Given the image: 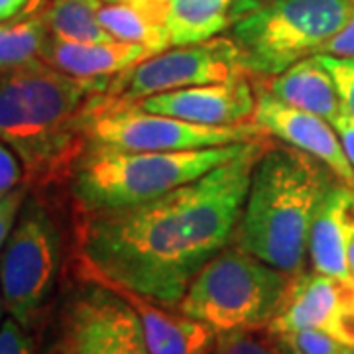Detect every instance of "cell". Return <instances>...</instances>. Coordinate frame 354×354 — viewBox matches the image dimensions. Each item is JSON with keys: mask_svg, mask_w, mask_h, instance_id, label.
Wrapping results in <instances>:
<instances>
[{"mask_svg": "<svg viewBox=\"0 0 354 354\" xmlns=\"http://www.w3.org/2000/svg\"><path fill=\"white\" fill-rule=\"evenodd\" d=\"M270 136L150 201L75 213L81 278L138 293L176 309L191 281L234 239L254 167Z\"/></svg>", "mask_w": 354, "mask_h": 354, "instance_id": "cell-1", "label": "cell"}, {"mask_svg": "<svg viewBox=\"0 0 354 354\" xmlns=\"http://www.w3.org/2000/svg\"><path fill=\"white\" fill-rule=\"evenodd\" d=\"M109 81L65 75L41 59L0 71V142L18 156L30 187L67 177L85 148L88 104Z\"/></svg>", "mask_w": 354, "mask_h": 354, "instance_id": "cell-2", "label": "cell"}, {"mask_svg": "<svg viewBox=\"0 0 354 354\" xmlns=\"http://www.w3.org/2000/svg\"><path fill=\"white\" fill-rule=\"evenodd\" d=\"M335 181L313 156L270 144L254 167L232 242L290 276L304 272L309 230Z\"/></svg>", "mask_w": 354, "mask_h": 354, "instance_id": "cell-3", "label": "cell"}, {"mask_svg": "<svg viewBox=\"0 0 354 354\" xmlns=\"http://www.w3.org/2000/svg\"><path fill=\"white\" fill-rule=\"evenodd\" d=\"M248 142L183 152H138L85 144L65 177L73 209L88 213L150 201L239 156Z\"/></svg>", "mask_w": 354, "mask_h": 354, "instance_id": "cell-4", "label": "cell"}, {"mask_svg": "<svg viewBox=\"0 0 354 354\" xmlns=\"http://www.w3.org/2000/svg\"><path fill=\"white\" fill-rule=\"evenodd\" d=\"M354 10V0H266L236 14L230 38L248 75L274 77L315 55Z\"/></svg>", "mask_w": 354, "mask_h": 354, "instance_id": "cell-5", "label": "cell"}, {"mask_svg": "<svg viewBox=\"0 0 354 354\" xmlns=\"http://www.w3.org/2000/svg\"><path fill=\"white\" fill-rule=\"evenodd\" d=\"M290 279V274L230 242L203 266L177 304V311L209 325L216 335L264 330Z\"/></svg>", "mask_w": 354, "mask_h": 354, "instance_id": "cell-6", "label": "cell"}, {"mask_svg": "<svg viewBox=\"0 0 354 354\" xmlns=\"http://www.w3.org/2000/svg\"><path fill=\"white\" fill-rule=\"evenodd\" d=\"M62 266V230L38 195L28 193L0 252V293L6 313L34 329L50 301Z\"/></svg>", "mask_w": 354, "mask_h": 354, "instance_id": "cell-7", "label": "cell"}, {"mask_svg": "<svg viewBox=\"0 0 354 354\" xmlns=\"http://www.w3.org/2000/svg\"><path fill=\"white\" fill-rule=\"evenodd\" d=\"M41 354H150L134 307L111 286L81 278L62 295Z\"/></svg>", "mask_w": 354, "mask_h": 354, "instance_id": "cell-8", "label": "cell"}, {"mask_svg": "<svg viewBox=\"0 0 354 354\" xmlns=\"http://www.w3.org/2000/svg\"><path fill=\"white\" fill-rule=\"evenodd\" d=\"M264 134V130L254 120L232 127L195 124L167 114L148 113L138 104L101 106L97 104V95L88 104L85 122V144L138 152L201 150L241 144Z\"/></svg>", "mask_w": 354, "mask_h": 354, "instance_id": "cell-9", "label": "cell"}, {"mask_svg": "<svg viewBox=\"0 0 354 354\" xmlns=\"http://www.w3.org/2000/svg\"><path fill=\"white\" fill-rule=\"evenodd\" d=\"M236 71H241V53L232 38L177 46L153 53L111 77L106 88L97 95V104H134L167 91L227 81Z\"/></svg>", "mask_w": 354, "mask_h": 354, "instance_id": "cell-10", "label": "cell"}, {"mask_svg": "<svg viewBox=\"0 0 354 354\" xmlns=\"http://www.w3.org/2000/svg\"><path fill=\"white\" fill-rule=\"evenodd\" d=\"M321 329L354 346V281L321 272L291 276L276 315L264 333Z\"/></svg>", "mask_w": 354, "mask_h": 354, "instance_id": "cell-11", "label": "cell"}, {"mask_svg": "<svg viewBox=\"0 0 354 354\" xmlns=\"http://www.w3.org/2000/svg\"><path fill=\"white\" fill-rule=\"evenodd\" d=\"M153 114H167L195 124L232 127L252 122L256 91L246 71H236L227 81L176 88L134 102Z\"/></svg>", "mask_w": 354, "mask_h": 354, "instance_id": "cell-12", "label": "cell"}, {"mask_svg": "<svg viewBox=\"0 0 354 354\" xmlns=\"http://www.w3.org/2000/svg\"><path fill=\"white\" fill-rule=\"evenodd\" d=\"M254 122L268 136L281 140L323 162L344 185L354 189V165L342 150L339 134L329 120L276 99L266 87L256 88Z\"/></svg>", "mask_w": 354, "mask_h": 354, "instance_id": "cell-13", "label": "cell"}, {"mask_svg": "<svg viewBox=\"0 0 354 354\" xmlns=\"http://www.w3.org/2000/svg\"><path fill=\"white\" fill-rule=\"evenodd\" d=\"M354 230V189L335 181L321 201L309 230V260L313 270L333 278L353 281L346 248Z\"/></svg>", "mask_w": 354, "mask_h": 354, "instance_id": "cell-14", "label": "cell"}, {"mask_svg": "<svg viewBox=\"0 0 354 354\" xmlns=\"http://www.w3.org/2000/svg\"><path fill=\"white\" fill-rule=\"evenodd\" d=\"M113 290L134 307L150 354H213L218 335L209 325L183 313H174L169 311L171 307L150 301L138 293L122 288Z\"/></svg>", "mask_w": 354, "mask_h": 354, "instance_id": "cell-15", "label": "cell"}, {"mask_svg": "<svg viewBox=\"0 0 354 354\" xmlns=\"http://www.w3.org/2000/svg\"><path fill=\"white\" fill-rule=\"evenodd\" d=\"M153 55L152 50L128 41H69L48 36L39 59L65 75L109 79Z\"/></svg>", "mask_w": 354, "mask_h": 354, "instance_id": "cell-16", "label": "cell"}, {"mask_svg": "<svg viewBox=\"0 0 354 354\" xmlns=\"http://www.w3.org/2000/svg\"><path fill=\"white\" fill-rule=\"evenodd\" d=\"M268 91L291 106L313 113L330 124L342 113V102L335 79L325 67L321 55H309L272 77Z\"/></svg>", "mask_w": 354, "mask_h": 354, "instance_id": "cell-17", "label": "cell"}, {"mask_svg": "<svg viewBox=\"0 0 354 354\" xmlns=\"http://www.w3.org/2000/svg\"><path fill=\"white\" fill-rule=\"evenodd\" d=\"M234 14V0H169L165 30L169 46H191L215 38Z\"/></svg>", "mask_w": 354, "mask_h": 354, "instance_id": "cell-18", "label": "cell"}, {"mask_svg": "<svg viewBox=\"0 0 354 354\" xmlns=\"http://www.w3.org/2000/svg\"><path fill=\"white\" fill-rule=\"evenodd\" d=\"M102 0H48L41 18L50 36L69 41H118L99 20Z\"/></svg>", "mask_w": 354, "mask_h": 354, "instance_id": "cell-19", "label": "cell"}, {"mask_svg": "<svg viewBox=\"0 0 354 354\" xmlns=\"http://www.w3.org/2000/svg\"><path fill=\"white\" fill-rule=\"evenodd\" d=\"M102 28L118 41L146 46L153 53L169 50V36L162 20L134 4L109 2L99 10Z\"/></svg>", "mask_w": 354, "mask_h": 354, "instance_id": "cell-20", "label": "cell"}, {"mask_svg": "<svg viewBox=\"0 0 354 354\" xmlns=\"http://www.w3.org/2000/svg\"><path fill=\"white\" fill-rule=\"evenodd\" d=\"M50 36L41 14L14 16L0 22V71L39 59L41 48Z\"/></svg>", "mask_w": 354, "mask_h": 354, "instance_id": "cell-21", "label": "cell"}, {"mask_svg": "<svg viewBox=\"0 0 354 354\" xmlns=\"http://www.w3.org/2000/svg\"><path fill=\"white\" fill-rule=\"evenodd\" d=\"M268 335V333H266ZM279 354H351L354 346L321 329H297L268 335Z\"/></svg>", "mask_w": 354, "mask_h": 354, "instance_id": "cell-22", "label": "cell"}, {"mask_svg": "<svg viewBox=\"0 0 354 354\" xmlns=\"http://www.w3.org/2000/svg\"><path fill=\"white\" fill-rule=\"evenodd\" d=\"M213 354H279L266 335L258 337V330H236L218 335Z\"/></svg>", "mask_w": 354, "mask_h": 354, "instance_id": "cell-23", "label": "cell"}, {"mask_svg": "<svg viewBox=\"0 0 354 354\" xmlns=\"http://www.w3.org/2000/svg\"><path fill=\"white\" fill-rule=\"evenodd\" d=\"M317 55H321L323 64L335 79L342 109L354 114V57H335L325 53H317Z\"/></svg>", "mask_w": 354, "mask_h": 354, "instance_id": "cell-24", "label": "cell"}, {"mask_svg": "<svg viewBox=\"0 0 354 354\" xmlns=\"http://www.w3.org/2000/svg\"><path fill=\"white\" fill-rule=\"evenodd\" d=\"M28 193H30V185L24 181L22 185H18L16 189L10 191L4 199H0V252H2L16 221H18L20 209L24 205Z\"/></svg>", "mask_w": 354, "mask_h": 354, "instance_id": "cell-25", "label": "cell"}, {"mask_svg": "<svg viewBox=\"0 0 354 354\" xmlns=\"http://www.w3.org/2000/svg\"><path fill=\"white\" fill-rule=\"evenodd\" d=\"M0 354H34V342L28 330L12 317L0 325Z\"/></svg>", "mask_w": 354, "mask_h": 354, "instance_id": "cell-26", "label": "cell"}, {"mask_svg": "<svg viewBox=\"0 0 354 354\" xmlns=\"http://www.w3.org/2000/svg\"><path fill=\"white\" fill-rule=\"evenodd\" d=\"M24 181V167L18 156L4 142H0V199H4Z\"/></svg>", "mask_w": 354, "mask_h": 354, "instance_id": "cell-27", "label": "cell"}, {"mask_svg": "<svg viewBox=\"0 0 354 354\" xmlns=\"http://www.w3.org/2000/svg\"><path fill=\"white\" fill-rule=\"evenodd\" d=\"M319 53L335 55V57H354V10L346 24L341 30L321 46Z\"/></svg>", "mask_w": 354, "mask_h": 354, "instance_id": "cell-28", "label": "cell"}, {"mask_svg": "<svg viewBox=\"0 0 354 354\" xmlns=\"http://www.w3.org/2000/svg\"><path fill=\"white\" fill-rule=\"evenodd\" d=\"M335 132L339 134V140L342 144V150L346 153L348 162L354 165V114L346 113L342 109V113L337 116V120L333 122Z\"/></svg>", "mask_w": 354, "mask_h": 354, "instance_id": "cell-29", "label": "cell"}, {"mask_svg": "<svg viewBox=\"0 0 354 354\" xmlns=\"http://www.w3.org/2000/svg\"><path fill=\"white\" fill-rule=\"evenodd\" d=\"M104 2H122V4H134L138 8H144L148 12L156 16L158 20H162L165 24V16H167V4L164 0H104Z\"/></svg>", "mask_w": 354, "mask_h": 354, "instance_id": "cell-30", "label": "cell"}, {"mask_svg": "<svg viewBox=\"0 0 354 354\" xmlns=\"http://www.w3.org/2000/svg\"><path fill=\"white\" fill-rule=\"evenodd\" d=\"M26 4H28V0H0V22L22 14Z\"/></svg>", "mask_w": 354, "mask_h": 354, "instance_id": "cell-31", "label": "cell"}, {"mask_svg": "<svg viewBox=\"0 0 354 354\" xmlns=\"http://www.w3.org/2000/svg\"><path fill=\"white\" fill-rule=\"evenodd\" d=\"M48 0H28L26 8L22 10V16H34V14H39L41 8H46Z\"/></svg>", "mask_w": 354, "mask_h": 354, "instance_id": "cell-32", "label": "cell"}, {"mask_svg": "<svg viewBox=\"0 0 354 354\" xmlns=\"http://www.w3.org/2000/svg\"><path fill=\"white\" fill-rule=\"evenodd\" d=\"M346 262H348V274L354 281V230L348 239V248H346Z\"/></svg>", "mask_w": 354, "mask_h": 354, "instance_id": "cell-33", "label": "cell"}, {"mask_svg": "<svg viewBox=\"0 0 354 354\" xmlns=\"http://www.w3.org/2000/svg\"><path fill=\"white\" fill-rule=\"evenodd\" d=\"M2 309H4V301H2V293H0V317H2Z\"/></svg>", "mask_w": 354, "mask_h": 354, "instance_id": "cell-34", "label": "cell"}, {"mask_svg": "<svg viewBox=\"0 0 354 354\" xmlns=\"http://www.w3.org/2000/svg\"><path fill=\"white\" fill-rule=\"evenodd\" d=\"M164 2H165V4H167V6H169V0H164Z\"/></svg>", "mask_w": 354, "mask_h": 354, "instance_id": "cell-35", "label": "cell"}, {"mask_svg": "<svg viewBox=\"0 0 354 354\" xmlns=\"http://www.w3.org/2000/svg\"><path fill=\"white\" fill-rule=\"evenodd\" d=\"M351 354H354V353H351Z\"/></svg>", "mask_w": 354, "mask_h": 354, "instance_id": "cell-36", "label": "cell"}]
</instances>
